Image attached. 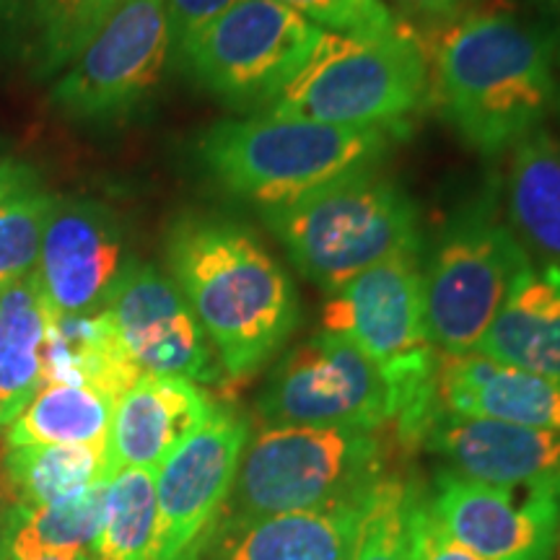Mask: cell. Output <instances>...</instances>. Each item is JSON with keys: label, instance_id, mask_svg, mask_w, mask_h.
<instances>
[{"label": "cell", "instance_id": "ffe728a7", "mask_svg": "<svg viewBox=\"0 0 560 560\" xmlns=\"http://www.w3.org/2000/svg\"><path fill=\"white\" fill-rule=\"evenodd\" d=\"M478 353L560 384V268L529 262L514 278Z\"/></svg>", "mask_w": 560, "mask_h": 560}, {"label": "cell", "instance_id": "d6a6232c", "mask_svg": "<svg viewBox=\"0 0 560 560\" xmlns=\"http://www.w3.org/2000/svg\"><path fill=\"white\" fill-rule=\"evenodd\" d=\"M405 19L418 21V24L431 26V30H444L465 16L467 0H389ZM387 5V0H384Z\"/></svg>", "mask_w": 560, "mask_h": 560}, {"label": "cell", "instance_id": "7a4b0ae2", "mask_svg": "<svg viewBox=\"0 0 560 560\" xmlns=\"http://www.w3.org/2000/svg\"><path fill=\"white\" fill-rule=\"evenodd\" d=\"M425 62L439 117L488 159L545 128L560 104L550 39L514 11L465 13L439 32Z\"/></svg>", "mask_w": 560, "mask_h": 560}, {"label": "cell", "instance_id": "f35d334b", "mask_svg": "<svg viewBox=\"0 0 560 560\" xmlns=\"http://www.w3.org/2000/svg\"><path fill=\"white\" fill-rule=\"evenodd\" d=\"M558 560H560V542H558Z\"/></svg>", "mask_w": 560, "mask_h": 560}, {"label": "cell", "instance_id": "5bb4252c", "mask_svg": "<svg viewBox=\"0 0 560 560\" xmlns=\"http://www.w3.org/2000/svg\"><path fill=\"white\" fill-rule=\"evenodd\" d=\"M130 265L115 210L89 198H55L37 262L55 314L104 312Z\"/></svg>", "mask_w": 560, "mask_h": 560}, {"label": "cell", "instance_id": "8992f818", "mask_svg": "<svg viewBox=\"0 0 560 560\" xmlns=\"http://www.w3.org/2000/svg\"><path fill=\"white\" fill-rule=\"evenodd\" d=\"M322 330L363 350L397 397L389 436L397 450H420L439 410V350L425 330L420 257H395L327 296Z\"/></svg>", "mask_w": 560, "mask_h": 560}, {"label": "cell", "instance_id": "52a82bcc", "mask_svg": "<svg viewBox=\"0 0 560 560\" xmlns=\"http://www.w3.org/2000/svg\"><path fill=\"white\" fill-rule=\"evenodd\" d=\"M425 96L429 62L402 26L380 37L327 32L310 66L265 115L348 128H402Z\"/></svg>", "mask_w": 560, "mask_h": 560}, {"label": "cell", "instance_id": "603a6c76", "mask_svg": "<svg viewBox=\"0 0 560 560\" xmlns=\"http://www.w3.org/2000/svg\"><path fill=\"white\" fill-rule=\"evenodd\" d=\"M52 314L37 270L0 285V429L45 384V346Z\"/></svg>", "mask_w": 560, "mask_h": 560}, {"label": "cell", "instance_id": "277c9868", "mask_svg": "<svg viewBox=\"0 0 560 560\" xmlns=\"http://www.w3.org/2000/svg\"><path fill=\"white\" fill-rule=\"evenodd\" d=\"M280 247L322 291H340L376 265L420 257L423 234L410 195L374 170L327 182L289 206L262 210Z\"/></svg>", "mask_w": 560, "mask_h": 560}, {"label": "cell", "instance_id": "e0dca14e", "mask_svg": "<svg viewBox=\"0 0 560 560\" xmlns=\"http://www.w3.org/2000/svg\"><path fill=\"white\" fill-rule=\"evenodd\" d=\"M215 402L182 376L140 374L115 405L107 439V470H151L206 423Z\"/></svg>", "mask_w": 560, "mask_h": 560}, {"label": "cell", "instance_id": "d590c367", "mask_svg": "<svg viewBox=\"0 0 560 560\" xmlns=\"http://www.w3.org/2000/svg\"><path fill=\"white\" fill-rule=\"evenodd\" d=\"M5 527H9V511L0 503V560H5Z\"/></svg>", "mask_w": 560, "mask_h": 560}, {"label": "cell", "instance_id": "8d00e7d4", "mask_svg": "<svg viewBox=\"0 0 560 560\" xmlns=\"http://www.w3.org/2000/svg\"><path fill=\"white\" fill-rule=\"evenodd\" d=\"M32 560H91V556H73V558H66V556H42V558H32Z\"/></svg>", "mask_w": 560, "mask_h": 560}, {"label": "cell", "instance_id": "e575fe53", "mask_svg": "<svg viewBox=\"0 0 560 560\" xmlns=\"http://www.w3.org/2000/svg\"><path fill=\"white\" fill-rule=\"evenodd\" d=\"M26 170H30V164H24V161L0 156V195L9 190L13 182H16Z\"/></svg>", "mask_w": 560, "mask_h": 560}, {"label": "cell", "instance_id": "ba28073f", "mask_svg": "<svg viewBox=\"0 0 560 560\" xmlns=\"http://www.w3.org/2000/svg\"><path fill=\"white\" fill-rule=\"evenodd\" d=\"M499 198L488 187L465 202L420 265L425 330L444 355L478 350L514 278L532 262L503 221Z\"/></svg>", "mask_w": 560, "mask_h": 560}, {"label": "cell", "instance_id": "836d02e7", "mask_svg": "<svg viewBox=\"0 0 560 560\" xmlns=\"http://www.w3.org/2000/svg\"><path fill=\"white\" fill-rule=\"evenodd\" d=\"M527 3L535 9V24L540 26L545 37L550 39L552 55H556V62L560 66V0H527Z\"/></svg>", "mask_w": 560, "mask_h": 560}, {"label": "cell", "instance_id": "d4e9b609", "mask_svg": "<svg viewBox=\"0 0 560 560\" xmlns=\"http://www.w3.org/2000/svg\"><path fill=\"white\" fill-rule=\"evenodd\" d=\"M115 405L89 384L47 382L5 425V446L107 444Z\"/></svg>", "mask_w": 560, "mask_h": 560}, {"label": "cell", "instance_id": "7402d4cb", "mask_svg": "<svg viewBox=\"0 0 560 560\" xmlns=\"http://www.w3.org/2000/svg\"><path fill=\"white\" fill-rule=\"evenodd\" d=\"M125 0H9L3 30L34 79L66 70Z\"/></svg>", "mask_w": 560, "mask_h": 560}, {"label": "cell", "instance_id": "4316f807", "mask_svg": "<svg viewBox=\"0 0 560 560\" xmlns=\"http://www.w3.org/2000/svg\"><path fill=\"white\" fill-rule=\"evenodd\" d=\"M159 509L151 470L112 475L91 560H156Z\"/></svg>", "mask_w": 560, "mask_h": 560}, {"label": "cell", "instance_id": "3957f363", "mask_svg": "<svg viewBox=\"0 0 560 560\" xmlns=\"http://www.w3.org/2000/svg\"><path fill=\"white\" fill-rule=\"evenodd\" d=\"M400 132L402 128H348L262 112L208 128L198 140V159L231 198L270 210L342 174L374 170Z\"/></svg>", "mask_w": 560, "mask_h": 560}, {"label": "cell", "instance_id": "30bf717a", "mask_svg": "<svg viewBox=\"0 0 560 560\" xmlns=\"http://www.w3.org/2000/svg\"><path fill=\"white\" fill-rule=\"evenodd\" d=\"M255 408L260 425L389 431L397 397L363 350L322 330L280 355Z\"/></svg>", "mask_w": 560, "mask_h": 560}, {"label": "cell", "instance_id": "ac0fdd59", "mask_svg": "<svg viewBox=\"0 0 560 560\" xmlns=\"http://www.w3.org/2000/svg\"><path fill=\"white\" fill-rule=\"evenodd\" d=\"M439 405L454 416L560 431V384L488 355L439 353Z\"/></svg>", "mask_w": 560, "mask_h": 560}, {"label": "cell", "instance_id": "4fadbf2b", "mask_svg": "<svg viewBox=\"0 0 560 560\" xmlns=\"http://www.w3.org/2000/svg\"><path fill=\"white\" fill-rule=\"evenodd\" d=\"M107 314L140 374L182 376L195 384L223 380L215 350L192 310L156 265L132 260Z\"/></svg>", "mask_w": 560, "mask_h": 560}, {"label": "cell", "instance_id": "1f68e13d", "mask_svg": "<svg viewBox=\"0 0 560 560\" xmlns=\"http://www.w3.org/2000/svg\"><path fill=\"white\" fill-rule=\"evenodd\" d=\"M240 0H166V19H170L172 60L185 50L198 34L213 24L221 13Z\"/></svg>", "mask_w": 560, "mask_h": 560}, {"label": "cell", "instance_id": "4dcf8cb0", "mask_svg": "<svg viewBox=\"0 0 560 560\" xmlns=\"http://www.w3.org/2000/svg\"><path fill=\"white\" fill-rule=\"evenodd\" d=\"M410 537H412V560H482L459 545L444 524L436 520L431 511L429 488L420 482L416 501H412V516H410Z\"/></svg>", "mask_w": 560, "mask_h": 560}, {"label": "cell", "instance_id": "9a60e30c", "mask_svg": "<svg viewBox=\"0 0 560 560\" xmlns=\"http://www.w3.org/2000/svg\"><path fill=\"white\" fill-rule=\"evenodd\" d=\"M444 529L482 560H556L560 501L439 470L429 488Z\"/></svg>", "mask_w": 560, "mask_h": 560}, {"label": "cell", "instance_id": "9c48e42d", "mask_svg": "<svg viewBox=\"0 0 560 560\" xmlns=\"http://www.w3.org/2000/svg\"><path fill=\"white\" fill-rule=\"evenodd\" d=\"M327 32L278 0H240L174 62L236 112L268 109L310 66Z\"/></svg>", "mask_w": 560, "mask_h": 560}, {"label": "cell", "instance_id": "44dd1931", "mask_svg": "<svg viewBox=\"0 0 560 560\" xmlns=\"http://www.w3.org/2000/svg\"><path fill=\"white\" fill-rule=\"evenodd\" d=\"M503 206L529 260L560 268V138L550 128H537L511 149Z\"/></svg>", "mask_w": 560, "mask_h": 560}, {"label": "cell", "instance_id": "7c38bea8", "mask_svg": "<svg viewBox=\"0 0 560 560\" xmlns=\"http://www.w3.org/2000/svg\"><path fill=\"white\" fill-rule=\"evenodd\" d=\"M252 433L249 418L215 405L153 472L159 537L156 560H200L215 540L236 470Z\"/></svg>", "mask_w": 560, "mask_h": 560}, {"label": "cell", "instance_id": "484cf974", "mask_svg": "<svg viewBox=\"0 0 560 560\" xmlns=\"http://www.w3.org/2000/svg\"><path fill=\"white\" fill-rule=\"evenodd\" d=\"M107 482L45 506H11L5 527V560L91 556L104 520Z\"/></svg>", "mask_w": 560, "mask_h": 560}, {"label": "cell", "instance_id": "cb8c5ba5", "mask_svg": "<svg viewBox=\"0 0 560 560\" xmlns=\"http://www.w3.org/2000/svg\"><path fill=\"white\" fill-rule=\"evenodd\" d=\"M109 480L107 444L5 446L0 488L13 506H45Z\"/></svg>", "mask_w": 560, "mask_h": 560}, {"label": "cell", "instance_id": "83f0119b", "mask_svg": "<svg viewBox=\"0 0 560 560\" xmlns=\"http://www.w3.org/2000/svg\"><path fill=\"white\" fill-rule=\"evenodd\" d=\"M55 198L32 166L0 195V285L37 270Z\"/></svg>", "mask_w": 560, "mask_h": 560}, {"label": "cell", "instance_id": "f1b7e54d", "mask_svg": "<svg viewBox=\"0 0 560 560\" xmlns=\"http://www.w3.org/2000/svg\"><path fill=\"white\" fill-rule=\"evenodd\" d=\"M418 486L397 470L376 482L350 560H412L410 516Z\"/></svg>", "mask_w": 560, "mask_h": 560}, {"label": "cell", "instance_id": "d6986e66", "mask_svg": "<svg viewBox=\"0 0 560 560\" xmlns=\"http://www.w3.org/2000/svg\"><path fill=\"white\" fill-rule=\"evenodd\" d=\"M374 488L327 506L249 524L215 542L213 560H350Z\"/></svg>", "mask_w": 560, "mask_h": 560}, {"label": "cell", "instance_id": "6da1fadb", "mask_svg": "<svg viewBox=\"0 0 560 560\" xmlns=\"http://www.w3.org/2000/svg\"><path fill=\"white\" fill-rule=\"evenodd\" d=\"M166 268L229 382H249L301 322L289 270L242 223L185 213L166 234Z\"/></svg>", "mask_w": 560, "mask_h": 560}, {"label": "cell", "instance_id": "74e56055", "mask_svg": "<svg viewBox=\"0 0 560 560\" xmlns=\"http://www.w3.org/2000/svg\"><path fill=\"white\" fill-rule=\"evenodd\" d=\"M5 9H9V0H0V21H3Z\"/></svg>", "mask_w": 560, "mask_h": 560}, {"label": "cell", "instance_id": "f546056e", "mask_svg": "<svg viewBox=\"0 0 560 560\" xmlns=\"http://www.w3.org/2000/svg\"><path fill=\"white\" fill-rule=\"evenodd\" d=\"M319 30L342 37H380L400 30L384 0H278Z\"/></svg>", "mask_w": 560, "mask_h": 560}, {"label": "cell", "instance_id": "8fae6325", "mask_svg": "<svg viewBox=\"0 0 560 560\" xmlns=\"http://www.w3.org/2000/svg\"><path fill=\"white\" fill-rule=\"evenodd\" d=\"M172 60L166 0H125L50 91L73 122L104 125L136 112Z\"/></svg>", "mask_w": 560, "mask_h": 560}, {"label": "cell", "instance_id": "5b68a950", "mask_svg": "<svg viewBox=\"0 0 560 560\" xmlns=\"http://www.w3.org/2000/svg\"><path fill=\"white\" fill-rule=\"evenodd\" d=\"M389 431L260 425L249 433L215 540L289 511L353 499L392 472Z\"/></svg>", "mask_w": 560, "mask_h": 560}, {"label": "cell", "instance_id": "2e32d148", "mask_svg": "<svg viewBox=\"0 0 560 560\" xmlns=\"http://www.w3.org/2000/svg\"><path fill=\"white\" fill-rule=\"evenodd\" d=\"M420 450L467 480L560 501V431L454 416L439 405Z\"/></svg>", "mask_w": 560, "mask_h": 560}]
</instances>
